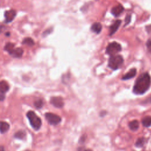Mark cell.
<instances>
[{"label":"cell","mask_w":151,"mask_h":151,"mask_svg":"<svg viewBox=\"0 0 151 151\" xmlns=\"http://www.w3.org/2000/svg\"><path fill=\"white\" fill-rule=\"evenodd\" d=\"M151 84V78L148 73L141 74L136 80L133 92L136 95H143L146 92Z\"/></svg>","instance_id":"obj_1"},{"label":"cell","mask_w":151,"mask_h":151,"mask_svg":"<svg viewBox=\"0 0 151 151\" xmlns=\"http://www.w3.org/2000/svg\"><path fill=\"white\" fill-rule=\"evenodd\" d=\"M27 117L29 120L30 125L32 128L36 130H38L41 126L42 122L41 119L36 115L33 111H29L27 113Z\"/></svg>","instance_id":"obj_2"},{"label":"cell","mask_w":151,"mask_h":151,"mask_svg":"<svg viewBox=\"0 0 151 151\" xmlns=\"http://www.w3.org/2000/svg\"><path fill=\"white\" fill-rule=\"evenodd\" d=\"M124 58L120 55L111 56L108 62V66L113 70H117L122 66Z\"/></svg>","instance_id":"obj_3"},{"label":"cell","mask_w":151,"mask_h":151,"mask_svg":"<svg viewBox=\"0 0 151 151\" xmlns=\"http://www.w3.org/2000/svg\"><path fill=\"white\" fill-rule=\"evenodd\" d=\"M121 50L122 47L120 44L117 42H113L108 45L106 48V53L110 56H113L116 55V53L121 51Z\"/></svg>","instance_id":"obj_4"},{"label":"cell","mask_w":151,"mask_h":151,"mask_svg":"<svg viewBox=\"0 0 151 151\" xmlns=\"http://www.w3.org/2000/svg\"><path fill=\"white\" fill-rule=\"evenodd\" d=\"M45 117L49 124L51 125H57L62 121L61 117L57 115L52 113H46L45 114Z\"/></svg>","instance_id":"obj_5"},{"label":"cell","mask_w":151,"mask_h":151,"mask_svg":"<svg viewBox=\"0 0 151 151\" xmlns=\"http://www.w3.org/2000/svg\"><path fill=\"white\" fill-rule=\"evenodd\" d=\"M51 104L57 108H62L64 106V102L61 97H52L50 99Z\"/></svg>","instance_id":"obj_6"},{"label":"cell","mask_w":151,"mask_h":151,"mask_svg":"<svg viewBox=\"0 0 151 151\" xmlns=\"http://www.w3.org/2000/svg\"><path fill=\"white\" fill-rule=\"evenodd\" d=\"M17 12L16 10H11L8 11H6L4 13V16L5 18V23H8L12 22L16 16Z\"/></svg>","instance_id":"obj_7"},{"label":"cell","mask_w":151,"mask_h":151,"mask_svg":"<svg viewBox=\"0 0 151 151\" xmlns=\"http://www.w3.org/2000/svg\"><path fill=\"white\" fill-rule=\"evenodd\" d=\"M124 11V8L122 5H119L116 6L111 10V12L115 17H118Z\"/></svg>","instance_id":"obj_8"},{"label":"cell","mask_w":151,"mask_h":151,"mask_svg":"<svg viewBox=\"0 0 151 151\" xmlns=\"http://www.w3.org/2000/svg\"><path fill=\"white\" fill-rule=\"evenodd\" d=\"M136 74H137V69L133 68L130 69L126 74H125L122 78V80H127L132 79L134 78Z\"/></svg>","instance_id":"obj_9"},{"label":"cell","mask_w":151,"mask_h":151,"mask_svg":"<svg viewBox=\"0 0 151 151\" xmlns=\"http://www.w3.org/2000/svg\"><path fill=\"white\" fill-rule=\"evenodd\" d=\"M121 24V21L120 20H116L113 25H112L110 27V36H112L118 30L119 26Z\"/></svg>","instance_id":"obj_10"},{"label":"cell","mask_w":151,"mask_h":151,"mask_svg":"<svg viewBox=\"0 0 151 151\" xmlns=\"http://www.w3.org/2000/svg\"><path fill=\"white\" fill-rule=\"evenodd\" d=\"M23 50L21 48H17L14 49L10 54L15 58H20L23 54Z\"/></svg>","instance_id":"obj_11"},{"label":"cell","mask_w":151,"mask_h":151,"mask_svg":"<svg viewBox=\"0 0 151 151\" xmlns=\"http://www.w3.org/2000/svg\"><path fill=\"white\" fill-rule=\"evenodd\" d=\"M10 87L7 82L4 80L0 82V93L5 94L8 91Z\"/></svg>","instance_id":"obj_12"},{"label":"cell","mask_w":151,"mask_h":151,"mask_svg":"<svg viewBox=\"0 0 151 151\" xmlns=\"http://www.w3.org/2000/svg\"><path fill=\"white\" fill-rule=\"evenodd\" d=\"M10 125L4 121H0V132L1 133H5L8 131L10 129Z\"/></svg>","instance_id":"obj_13"},{"label":"cell","mask_w":151,"mask_h":151,"mask_svg":"<svg viewBox=\"0 0 151 151\" xmlns=\"http://www.w3.org/2000/svg\"><path fill=\"white\" fill-rule=\"evenodd\" d=\"M102 28V25L99 23H95L91 27V30L94 33L96 34H99L101 32Z\"/></svg>","instance_id":"obj_14"},{"label":"cell","mask_w":151,"mask_h":151,"mask_svg":"<svg viewBox=\"0 0 151 151\" xmlns=\"http://www.w3.org/2000/svg\"><path fill=\"white\" fill-rule=\"evenodd\" d=\"M142 124L143 126L148 128L151 126V116H146L142 120Z\"/></svg>","instance_id":"obj_15"},{"label":"cell","mask_w":151,"mask_h":151,"mask_svg":"<svg viewBox=\"0 0 151 151\" xmlns=\"http://www.w3.org/2000/svg\"><path fill=\"white\" fill-rule=\"evenodd\" d=\"M129 127L132 130H137L139 127V122L137 120H133L129 124Z\"/></svg>","instance_id":"obj_16"},{"label":"cell","mask_w":151,"mask_h":151,"mask_svg":"<svg viewBox=\"0 0 151 151\" xmlns=\"http://www.w3.org/2000/svg\"><path fill=\"white\" fill-rule=\"evenodd\" d=\"M25 137H26V133L23 130L18 131L14 135V137L19 139H23L24 138H25Z\"/></svg>","instance_id":"obj_17"},{"label":"cell","mask_w":151,"mask_h":151,"mask_svg":"<svg viewBox=\"0 0 151 151\" xmlns=\"http://www.w3.org/2000/svg\"><path fill=\"white\" fill-rule=\"evenodd\" d=\"M23 44H26L28 46H33L34 44V41L32 38H30V37H27L23 40Z\"/></svg>","instance_id":"obj_18"},{"label":"cell","mask_w":151,"mask_h":151,"mask_svg":"<svg viewBox=\"0 0 151 151\" xmlns=\"http://www.w3.org/2000/svg\"><path fill=\"white\" fill-rule=\"evenodd\" d=\"M14 44H12V43H7L5 46V47H4V50H5V51H8V53L10 54L15 48H14Z\"/></svg>","instance_id":"obj_19"},{"label":"cell","mask_w":151,"mask_h":151,"mask_svg":"<svg viewBox=\"0 0 151 151\" xmlns=\"http://www.w3.org/2000/svg\"><path fill=\"white\" fill-rule=\"evenodd\" d=\"M43 104H44L43 101L41 99L36 100L34 103L35 107L37 109H41L43 106Z\"/></svg>","instance_id":"obj_20"},{"label":"cell","mask_w":151,"mask_h":151,"mask_svg":"<svg viewBox=\"0 0 151 151\" xmlns=\"http://www.w3.org/2000/svg\"><path fill=\"white\" fill-rule=\"evenodd\" d=\"M145 144V139L143 138H139L135 143V146L138 148L142 147Z\"/></svg>","instance_id":"obj_21"},{"label":"cell","mask_w":151,"mask_h":151,"mask_svg":"<svg viewBox=\"0 0 151 151\" xmlns=\"http://www.w3.org/2000/svg\"><path fill=\"white\" fill-rule=\"evenodd\" d=\"M146 46H147V49H148L149 52L150 53H151V39L148 40V41L146 43Z\"/></svg>","instance_id":"obj_22"},{"label":"cell","mask_w":151,"mask_h":151,"mask_svg":"<svg viewBox=\"0 0 151 151\" xmlns=\"http://www.w3.org/2000/svg\"><path fill=\"white\" fill-rule=\"evenodd\" d=\"M131 21V16L130 15H128L125 18V25H128Z\"/></svg>","instance_id":"obj_23"},{"label":"cell","mask_w":151,"mask_h":151,"mask_svg":"<svg viewBox=\"0 0 151 151\" xmlns=\"http://www.w3.org/2000/svg\"><path fill=\"white\" fill-rule=\"evenodd\" d=\"M5 98V95L4 93H0V102L3 101Z\"/></svg>","instance_id":"obj_24"},{"label":"cell","mask_w":151,"mask_h":151,"mask_svg":"<svg viewBox=\"0 0 151 151\" xmlns=\"http://www.w3.org/2000/svg\"><path fill=\"white\" fill-rule=\"evenodd\" d=\"M51 33V30H47L46 32H44V33H43V36L45 37V36H47L48 34H49L50 33Z\"/></svg>","instance_id":"obj_25"},{"label":"cell","mask_w":151,"mask_h":151,"mask_svg":"<svg viewBox=\"0 0 151 151\" xmlns=\"http://www.w3.org/2000/svg\"><path fill=\"white\" fill-rule=\"evenodd\" d=\"M5 30V27L4 25H0V34L4 32Z\"/></svg>","instance_id":"obj_26"},{"label":"cell","mask_w":151,"mask_h":151,"mask_svg":"<svg viewBox=\"0 0 151 151\" xmlns=\"http://www.w3.org/2000/svg\"><path fill=\"white\" fill-rule=\"evenodd\" d=\"M145 103H151V96L150 97H149L144 102Z\"/></svg>","instance_id":"obj_27"},{"label":"cell","mask_w":151,"mask_h":151,"mask_svg":"<svg viewBox=\"0 0 151 151\" xmlns=\"http://www.w3.org/2000/svg\"><path fill=\"white\" fill-rule=\"evenodd\" d=\"M146 30L148 31V32L149 33H151V25H149V26H148L146 27Z\"/></svg>","instance_id":"obj_28"},{"label":"cell","mask_w":151,"mask_h":151,"mask_svg":"<svg viewBox=\"0 0 151 151\" xmlns=\"http://www.w3.org/2000/svg\"><path fill=\"white\" fill-rule=\"evenodd\" d=\"M0 151H5V148L3 146H0Z\"/></svg>","instance_id":"obj_29"},{"label":"cell","mask_w":151,"mask_h":151,"mask_svg":"<svg viewBox=\"0 0 151 151\" xmlns=\"http://www.w3.org/2000/svg\"><path fill=\"white\" fill-rule=\"evenodd\" d=\"M5 35H6L7 36H10V33H9V32H7V33H5Z\"/></svg>","instance_id":"obj_30"},{"label":"cell","mask_w":151,"mask_h":151,"mask_svg":"<svg viewBox=\"0 0 151 151\" xmlns=\"http://www.w3.org/2000/svg\"><path fill=\"white\" fill-rule=\"evenodd\" d=\"M85 151H92V150H90V149H87V150H86Z\"/></svg>","instance_id":"obj_31"},{"label":"cell","mask_w":151,"mask_h":151,"mask_svg":"<svg viewBox=\"0 0 151 151\" xmlns=\"http://www.w3.org/2000/svg\"><path fill=\"white\" fill-rule=\"evenodd\" d=\"M26 151H30V150H26Z\"/></svg>","instance_id":"obj_32"}]
</instances>
